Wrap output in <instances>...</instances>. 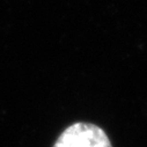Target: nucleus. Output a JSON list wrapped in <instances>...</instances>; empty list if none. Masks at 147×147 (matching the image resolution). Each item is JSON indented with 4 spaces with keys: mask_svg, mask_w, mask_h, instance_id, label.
Segmentation results:
<instances>
[{
    "mask_svg": "<svg viewBox=\"0 0 147 147\" xmlns=\"http://www.w3.org/2000/svg\"><path fill=\"white\" fill-rule=\"evenodd\" d=\"M53 147H113V145L103 129L79 122L65 129Z\"/></svg>",
    "mask_w": 147,
    "mask_h": 147,
    "instance_id": "obj_1",
    "label": "nucleus"
}]
</instances>
